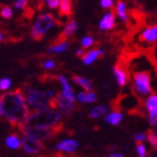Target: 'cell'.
Here are the masks:
<instances>
[{
	"label": "cell",
	"instance_id": "obj_10",
	"mask_svg": "<svg viewBox=\"0 0 157 157\" xmlns=\"http://www.w3.org/2000/svg\"><path fill=\"white\" fill-rule=\"evenodd\" d=\"M78 147V144L75 139H63V140H61L55 146V148L57 151H63V153H67V154L75 153Z\"/></svg>",
	"mask_w": 157,
	"mask_h": 157
},
{
	"label": "cell",
	"instance_id": "obj_15",
	"mask_svg": "<svg viewBox=\"0 0 157 157\" xmlns=\"http://www.w3.org/2000/svg\"><path fill=\"white\" fill-rule=\"evenodd\" d=\"M116 13L117 16L120 18V20L122 23H127L129 20V16L127 13V5L124 1H119L116 5Z\"/></svg>",
	"mask_w": 157,
	"mask_h": 157
},
{
	"label": "cell",
	"instance_id": "obj_4",
	"mask_svg": "<svg viewBox=\"0 0 157 157\" xmlns=\"http://www.w3.org/2000/svg\"><path fill=\"white\" fill-rule=\"evenodd\" d=\"M55 25H56V20L52 13H40L36 18V20L34 21L33 26H32V30H30V35H32V37L34 39L38 40L47 32H49V30L52 29L53 27H55Z\"/></svg>",
	"mask_w": 157,
	"mask_h": 157
},
{
	"label": "cell",
	"instance_id": "obj_7",
	"mask_svg": "<svg viewBox=\"0 0 157 157\" xmlns=\"http://www.w3.org/2000/svg\"><path fill=\"white\" fill-rule=\"evenodd\" d=\"M21 147L27 154L34 155L42 151L43 144L42 141L37 140L35 138H32L29 136H23V138H21Z\"/></svg>",
	"mask_w": 157,
	"mask_h": 157
},
{
	"label": "cell",
	"instance_id": "obj_35",
	"mask_svg": "<svg viewBox=\"0 0 157 157\" xmlns=\"http://www.w3.org/2000/svg\"><path fill=\"white\" fill-rule=\"evenodd\" d=\"M113 1L112 0H101L100 1V6L102 7V8H105V9H109V8H111L112 6H113Z\"/></svg>",
	"mask_w": 157,
	"mask_h": 157
},
{
	"label": "cell",
	"instance_id": "obj_32",
	"mask_svg": "<svg viewBox=\"0 0 157 157\" xmlns=\"http://www.w3.org/2000/svg\"><path fill=\"white\" fill-rule=\"evenodd\" d=\"M27 1L26 0H16L15 2H13V7L16 8V9H25L27 6Z\"/></svg>",
	"mask_w": 157,
	"mask_h": 157
},
{
	"label": "cell",
	"instance_id": "obj_6",
	"mask_svg": "<svg viewBox=\"0 0 157 157\" xmlns=\"http://www.w3.org/2000/svg\"><path fill=\"white\" fill-rule=\"evenodd\" d=\"M24 136H29L37 140L43 141L49 139L55 134L56 129H47V128H36V127H20Z\"/></svg>",
	"mask_w": 157,
	"mask_h": 157
},
{
	"label": "cell",
	"instance_id": "obj_13",
	"mask_svg": "<svg viewBox=\"0 0 157 157\" xmlns=\"http://www.w3.org/2000/svg\"><path fill=\"white\" fill-rule=\"evenodd\" d=\"M112 72H113V75H115V78H116V81H117V83L120 85V86H124V85L127 84V82H128L127 72H126L121 66L115 65L113 69H112Z\"/></svg>",
	"mask_w": 157,
	"mask_h": 157
},
{
	"label": "cell",
	"instance_id": "obj_12",
	"mask_svg": "<svg viewBox=\"0 0 157 157\" xmlns=\"http://www.w3.org/2000/svg\"><path fill=\"white\" fill-rule=\"evenodd\" d=\"M139 38H140V40L146 43L157 42V25L144 28L139 35Z\"/></svg>",
	"mask_w": 157,
	"mask_h": 157
},
{
	"label": "cell",
	"instance_id": "obj_2",
	"mask_svg": "<svg viewBox=\"0 0 157 157\" xmlns=\"http://www.w3.org/2000/svg\"><path fill=\"white\" fill-rule=\"evenodd\" d=\"M62 119L59 110L52 107L42 111H33L20 127H36L47 128V129H56Z\"/></svg>",
	"mask_w": 157,
	"mask_h": 157
},
{
	"label": "cell",
	"instance_id": "obj_31",
	"mask_svg": "<svg viewBox=\"0 0 157 157\" xmlns=\"http://www.w3.org/2000/svg\"><path fill=\"white\" fill-rule=\"evenodd\" d=\"M55 66H56V64L53 59H45V61L43 62V67L46 70H52V69H54Z\"/></svg>",
	"mask_w": 157,
	"mask_h": 157
},
{
	"label": "cell",
	"instance_id": "obj_17",
	"mask_svg": "<svg viewBox=\"0 0 157 157\" xmlns=\"http://www.w3.org/2000/svg\"><path fill=\"white\" fill-rule=\"evenodd\" d=\"M122 119H124V115L119 111L109 112L108 115L105 117V122L109 124H112V126H117V124H119L121 121H122Z\"/></svg>",
	"mask_w": 157,
	"mask_h": 157
},
{
	"label": "cell",
	"instance_id": "obj_21",
	"mask_svg": "<svg viewBox=\"0 0 157 157\" xmlns=\"http://www.w3.org/2000/svg\"><path fill=\"white\" fill-rule=\"evenodd\" d=\"M67 48H69V43L65 42V40H63V42L56 43V44H54V45L49 46L48 52L49 53H54V54H57V53L65 52Z\"/></svg>",
	"mask_w": 157,
	"mask_h": 157
},
{
	"label": "cell",
	"instance_id": "obj_1",
	"mask_svg": "<svg viewBox=\"0 0 157 157\" xmlns=\"http://www.w3.org/2000/svg\"><path fill=\"white\" fill-rule=\"evenodd\" d=\"M30 113V108L27 105L23 91L15 90L1 95L0 115L8 122L21 126L29 117Z\"/></svg>",
	"mask_w": 157,
	"mask_h": 157
},
{
	"label": "cell",
	"instance_id": "obj_24",
	"mask_svg": "<svg viewBox=\"0 0 157 157\" xmlns=\"http://www.w3.org/2000/svg\"><path fill=\"white\" fill-rule=\"evenodd\" d=\"M0 15H1V17H2V18H5V19H10V18L13 16V8H11L10 6H7V5H5V6L1 7Z\"/></svg>",
	"mask_w": 157,
	"mask_h": 157
},
{
	"label": "cell",
	"instance_id": "obj_11",
	"mask_svg": "<svg viewBox=\"0 0 157 157\" xmlns=\"http://www.w3.org/2000/svg\"><path fill=\"white\" fill-rule=\"evenodd\" d=\"M116 25V17L115 13L112 11L105 13V16L102 17L100 23H99V30L101 32H107V30L112 29Z\"/></svg>",
	"mask_w": 157,
	"mask_h": 157
},
{
	"label": "cell",
	"instance_id": "obj_36",
	"mask_svg": "<svg viewBox=\"0 0 157 157\" xmlns=\"http://www.w3.org/2000/svg\"><path fill=\"white\" fill-rule=\"evenodd\" d=\"M75 54L78 56H80V57H83V56L85 55V54H84V49H83V48H78V49H76Z\"/></svg>",
	"mask_w": 157,
	"mask_h": 157
},
{
	"label": "cell",
	"instance_id": "obj_26",
	"mask_svg": "<svg viewBox=\"0 0 157 157\" xmlns=\"http://www.w3.org/2000/svg\"><path fill=\"white\" fill-rule=\"evenodd\" d=\"M147 140L149 141V144L154 148H157V132L156 131L149 130L147 134Z\"/></svg>",
	"mask_w": 157,
	"mask_h": 157
},
{
	"label": "cell",
	"instance_id": "obj_16",
	"mask_svg": "<svg viewBox=\"0 0 157 157\" xmlns=\"http://www.w3.org/2000/svg\"><path fill=\"white\" fill-rule=\"evenodd\" d=\"M72 81L78 84V86H81L85 92H91L92 90V83L91 81L86 78H83V76H78V75H75L72 78Z\"/></svg>",
	"mask_w": 157,
	"mask_h": 157
},
{
	"label": "cell",
	"instance_id": "obj_3",
	"mask_svg": "<svg viewBox=\"0 0 157 157\" xmlns=\"http://www.w3.org/2000/svg\"><path fill=\"white\" fill-rule=\"evenodd\" d=\"M23 93L26 99L27 105L30 109H33V111H42L54 107L52 103L54 102V99L49 97L47 91H42L30 85H25L23 89Z\"/></svg>",
	"mask_w": 157,
	"mask_h": 157
},
{
	"label": "cell",
	"instance_id": "obj_20",
	"mask_svg": "<svg viewBox=\"0 0 157 157\" xmlns=\"http://www.w3.org/2000/svg\"><path fill=\"white\" fill-rule=\"evenodd\" d=\"M76 29H78V23L75 20H70L69 23L64 26V29L62 32V36L63 37H70L72 36L73 34L75 33Z\"/></svg>",
	"mask_w": 157,
	"mask_h": 157
},
{
	"label": "cell",
	"instance_id": "obj_28",
	"mask_svg": "<svg viewBox=\"0 0 157 157\" xmlns=\"http://www.w3.org/2000/svg\"><path fill=\"white\" fill-rule=\"evenodd\" d=\"M136 151H137L138 157L147 156V149H146V146H145L143 143H141V144H137V146H136Z\"/></svg>",
	"mask_w": 157,
	"mask_h": 157
},
{
	"label": "cell",
	"instance_id": "obj_5",
	"mask_svg": "<svg viewBox=\"0 0 157 157\" xmlns=\"http://www.w3.org/2000/svg\"><path fill=\"white\" fill-rule=\"evenodd\" d=\"M134 90L139 95H151V76L147 72H137L135 73L134 78Z\"/></svg>",
	"mask_w": 157,
	"mask_h": 157
},
{
	"label": "cell",
	"instance_id": "obj_14",
	"mask_svg": "<svg viewBox=\"0 0 157 157\" xmlns=\"http://www.w3.org/2000/svg\"><path fill=\"white\" fill-rule=\"evenodd\" d=\"M103 54H105V52H103L102 49H99V48L91 49V51H89V52L85 53V55L82 57V62H83V64H85V65H90V64H92L94 61H97L98 57L102 56Z\"/></svg>",
	"mask_w": 157,
	"mask_h": 157
},
{
	"label": "cell",
	"instance_id": "obj_27",
	"mask_svg": "<svg viewBox=\"0 0 157 157\" xmlns=\"http://www.w3.org/2000/svg\"><path fill=\"white\" fill-rule=\"evenodd\" d=\"M11 86V80L8 78H2L0 80V90L1 91H7Z\"/></svg>",
	"mask_w": 157,
	"mask_h": 157
},
{
	"label": "cell",
	"instance_id": "obj_30",
	"mask_svg": "<svg viewBox=\"0 0 157 157\" xmlns=\"http://www.w3.org/2000/svg\"><path fill=\"white\" fill-rule=\"evenodd\" d=\"M134 139L136 141H138V144H141L143 141L147 140V135L144 134V132H137L134 136Z\"/></svg>",
	"mask_w": 157,
	"mask_h": 157
},
{
	"label": "cell",
	"instance_id": "obj_18",
	"mask_svg": "<svg viewBox=\"0 0 157 157\" xmlns=\"http://www.w3.org/2000/svg\"><path fill=\"white\" fill-rule=\"evenodd\" d=\"M6 146L10 149H17V148H19L21 146V140L19 139V137L15 134H11L9 135L8 137L6 138Z\"/></svg>",
	"mask_w": 157,
	"mask_h": 157
},
{
	"label": "cell",
	"instance_id": "obj_25",
	"mask_svg": "<svg viewBox=\"0 0 157 157\" xmlns=\"http://www.w3.org/2000/svg\"><path fill=\"white\" fill-rule=\"evenodd\" d=\"M93 44H94V38H93L92 36L86 35V36L83 37L81 40V48H83V49L89 48V47H91Z\"/></svg>",
	"mask_w": 157,
	"mask_h": 157
},
{
	"label": "cell",
	"instance_id": "obj_29",
	"mask_svg": "<svg viewBox=\"0 0 157 157\" xmlns=\"http://www.w3.org/2000/svg\"><path fill=\"white\" fill-rule=\"evenodd\" d=\"M45 3L46 6L48 7V8H51V9H57V8H59L61 1L59 0H46Z\"/></svg>",
	"mask_w": 157,
	"mask_h": 157
},
{
	"label": "cell",
	"instance_id": "obj_33",
	"mask_svg": "<svg viewBox=\"0 0 157 157\" xmlns=\"http://www.w3.org/2000/svg\"><path fill=\"white\" fill-rule=\"evenodd\" d=\"M86 93H88V92H85V91L78 92L76 100H78V102H81V103H86Z\"/></svg>",
	"mask_w": 157,
	"mask_h": 157
},
{
	"label": "cell",
	"instance_id": "obj_34",
	"mask_svg": "<svg viewBox=\"0 0 157 157\" xmlns=\"http://www.w3.org/2000/svg\"><path fill=\"white\" fill-rule=\"evenodd\" d=\"M97 101V94L94 92H88L86 93V103H93V102Z\"/></svg>",
	"mask_w": 157,
	"mask_h": 157
},
{
	"label": "cell",
	"instance_id": "obj_37",
	"mask_svg": "<svg viewBox=\"0 0 157 157\" xmlns=\"http://www.w3.org/2000/svg\"><path fill=\"white\" fill-rule=\"evenodd\" d=\"M109 157H124V155L121 154V153H111V154L109 155Z\"/></svg>",
	"mask_w": 157,
	"mask_h": 157
},
{
	"label": "cell",
	"instance_id": "obj_8",
	"mask_svg": "<svg viewBox=\"0 0 157 157\" xmlns=\"http://www.w3.org/2000/svg\"><path fill=\"white\" fill-rule=\"evenodd\" d=\"M57 81L59 82L61 84V94L63 97H65L66 99H69L70 101L75 102L76 97L74 94V91H73L72 86L70 85L69 80L66 78V76L64 75H59L57 76Z\"/></svg>",
	"mask_w": 157,
	"mask_h": 157
},
{
	"label": "cell",
	"instance_id": "obj_9",
	"mask_svg": "<svg viewBox=\"0 0 157 157\" xmlns=\"http://www.w3.org/2000/svg\"><path fill=\"white\" fill-rule=\"evenodd\" d=\"M54 108L59 109V111L64 112V113H69L74 108V102L70 101L69 99H66L61 93H59L54 99Z\"/></svg>",
	"mask_w": 157,
	"mask_h": 157
},
{
	"label": "cell",
	"instance_id": "obj_22",
	"mask_svg": "<svg viewBox=\"0 0 157 157\" xmlns=\"http://www.w3.org/2000/svg\"><path fill=\"white\" fill-rule=\"evenodd\" d=\"M145 107H146L148 112L157 108V94L156 93L151 94L149 97H147L146 101H145Z\"/></svg>",
	"mask_w": 157,
	"mask_h": 157
},
{
	"label": "cell",
	"instance_id": "obj_19",
	"mask_svg": "<svg viewBox=\"0 0 157 157\" xmlns=\"http://www.w3.org/2000/svg\"><path fill=\"white\" fill-rule=\"evenodd\" d=\"M108 113L109 112L107 105H95L94 108H92L91 111H90V117L93 118V119H98L102 116H107Z\"/></svg>",
	"mask_w": 157,
	"mask_h": 157
},
{
	"label": "cell",
	"instance_id": "obj_23",
	"mask_svg": "<svg viewBox=\"0 0 157 157\" xmlns=\"http://www.w3.org/2000/svg\"><path fill=\"white\" fill-rule=\"evenodd\" d=\"M59 13L62 15H65V16H69L71 11H72V2L70 0H62L61 3H59Z\"/></svg>",
	"mask_w": 157,
	"mask_h": 157
}]
</instances>
